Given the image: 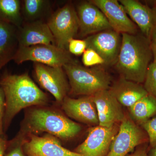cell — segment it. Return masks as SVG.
<instances>
[{
  "label": "cell",
  "mask_w": 156,
  "mask_h": 156,
  "mask_svg": "<svg viewBox=\"0 0 156 156\" xmlns=\"http://www.w3.org/2000/svg\"><path fill=\"white\" fill-rule=\"evenodd\" d=\"M149 150V148L148 143L145 144L137 147L132 153L126 156H149L148 154Z\"/></svg>",
  "instance_id": "obj_29"
},
{
  "label": "cell",
  "mask_w": 156,
  "mask_h": 156,
  "mask_svg": "<svg viewBox=\"0 0 156 156\" xmlns=\"http://www.w3.org/2000/svg\"><path fill=\"white\" fill-rule=\"evenodd\" d=\"M8 145V141L0 136V156H5Z\"/></svg>",
  "instance_id": "obj_31"
},
{
  "label": "cell",
  "mask_w": 156,
  "mask_h": 156,
  "mask_svg": "<svg viewBox=\"0 0 156 156\" xmlns=\"http://www.w3.org/2000/svg\"><path fill=\"white\" fill-rule=\"evenodd\" d=\"M17 29L15 26L0 21V71L13 60L17 52Z\"/></svg>",
  "instance_id": "obj_19"
},
{
  "label": "cell",
  "mask_w": 156,
  "mask_h": 156,
  "mask_svg": "<svg viewBox=\"0 0 156 156\" xmlns=\"http://www.w3.org/2000/svg\"><path fill=\"white\" fill-rule=\"evenodd\" d=\"M48 23L57 47L67 50L69 42L79 31L77 13L71 4H66L52 14Z\"/></svg>",
  "instance_id": "obj_6"
},
{
  "label": "cell",
  "mask_w": 156,
  "mask_h": 156,
  "mask_svg": "<svg viewBox=\"0 0 156 156\" xmlns=\"http://www.w3.org/2000/svg\"><path fill=\"white\" fill-rule=\"evenodd\" d=\"M68 116L89 126H99L97 108L92 95L75 98L66 96L61 104Z\"/></svg>",
  "instance_id": "obj_15"
},
{
  "label": "cell",
  "mask_w": 156,
  "mask_h": 156,
  "mask_svg": "<svg viewBox=\"0 0 156 156\" xmlns=\"http://www.w3.org/2000/svg\"><path fill=\"white\" fill-rule=\"evenodd\" d=\"M119 128L118 125L110 128L99 126L92 127L86 139L74 152L83 156H106Z\"/></svg>",
  "instance_id": "obj_9"
},
{
  "label": "cell",
  "mask_w": 156,
  "mask_h": 156,
  "mask_svg": "<svg viewBox=\"0 0 156 156\" xmlns=\"http://www.w3.org/2000/svg\"><path fill=\"white\" fill-rule=\"evenodd\" d=\"M99 119V126L110 128L121 123L125 115L122 105L108 90H102L92 95Z\"/></svg>",
  "instance_id": "obj_14"
},
{
  "label": "cell",
  "mask_w": 156,
  "mask_h": 156,
  "mask_svg": "<svg viewBox=\"0 0 156 156\" xmlns=\"http://www.w3.org/2000/svg\"><path fill=\"white\" fill-rule=\"evenodd\" d=\"M148 143L147 134L142 127L126 116L120 123L106 156H126L135 147Z\"/></svg>",
  "instance_id": "obj_7"
},
{
  "label": "cell",
  "mask_w": 156,
  "mask_h": 156,
  "mask_svg": "<svg viewBox=\"0 0 156 156\" xmlns=\"http://www.w3.org/2000/svg\"><path fill=\"white\" fill-rule=\"evenodd\" d=\"M148 154L149 156H156V147L150 149Z\"/></svg>",
  "instance_id": "obj_32"
},
{
  "label": "cell",
  "mask_w": 156,
  "mask_h": 156,
  "mask_svg": "<svg viewBox=\"0 0 156 156\" xmlns=\"http://www.w3.org/2000/svg\"><path fill=\"white\" fill-rule=\"evenodd\" d=\"M23 148L28 156H83L63 147L58 138L50 134H31L28 140H24Z\"/></svg>",
  "instance_id": "obj_12"
},
{
  "label": "cell",
  "mask_w": 156,
  "mask_h": 156,
  "mask_svg": "<svg viewBox=\"0 0 156 156\" xmlns=\"http://www.w3.org/2000/svg\"><path fill=\"white\" fill-rule=\"evenodd\" d=\"M34 74L41 87L51 93L57 102L62 104L70 89L63 67L34 62Z\"/></svg>",
  "instance_id": "obj_8"
},
{
  "label": "cell",
  "mask_w": 156,
  "mask_h": 156,
  "mask_svg": "<svg viewBox=\"0 0 156 156\" xmlns=\"http://www.w3.org/2000/svg\"><path fill=\"white\" fill-rule=\"evenodd\" d=\"M153 2L154 3L155 5V6H156V1H154Z\"/></svg>",
  "instance_id": "obj_33"
},
{
  "label": "cell",
  "mask_w": 156,
  "mask_h": 156,
  "mask_svg": "<svg viewBox=\"0 0 156 156\" xmlns=\"http://www.w3.org/2000/svg\"><path fill=\"white\" fill-rule=\"evenodd\" d=\"M149 40L151 49L153 56V61L156 62V26L152 31Z\"/></svg>",
  "instance_id": "obj_30"
},
{
  "label": "cell",
  "mask_w": 156,
  "mask_h": 156,
  "mask_svg": "<svg viewBox=\"0 0 156 156\" xmlns=\"http://www.w3.org/2000/svg\"><path fill=\"white\" fill-rule=\"evenodd\" d=\"M19 0H0V21L15 26H22L23 17Z\"/></svg>",
  "instance_id": "obj_21"
},
{
  "label": "cell",
  "mask_w": 156,
  "mask_h": 156,
  "mask_svg": "<svg viewBox=\"0 0 156 156\" xmlns=\"http://www.w3.org/2000/svg\"><path fill=\"white\" fill-rule=\"evenodd\" d=\"M128 108L130 118L140 126L156 116V99L148 94Z\"/></svg>",
  "instance_id": "obj_20"
},
{
  "label": "cell",
  "mask_w": 156,
  "mask_h": 156,
  "mask_svg": "<svg viewBox=\"0 0 156 156\" xmlns=\"http://www.w3.org/2000/svg\"><path fill=\"white\" fill-rule=\"evenodd\" d=\"M154 9H155V10H156V6L155 8H154Z\"/></svg>",
  "instance_id": "obj_34"
},
{
  "label": "cell",
  "mask_w": 156,
  "mask_h": 156,
  "mask_svg": "<svg viewBox=\"0 0 156 156\" xmlns=\"http://www.w3.org/2000/svg\"><path fill=\"white\" fill-rule=\"evenodd\" d=\"M50 5V2L46 0H24L22 7L23 17L29 21H36L44 14Z\"/></svg>",
  "instance_id": "obj_22"
},
{
  "label": "cell",
  "mask_w": 156,
  "mask_h": 156,
  "mask_svg": "<svg viewBox=\"0 0 156 156\" xmlns=\"http://www.w3.org/2000/svg\"><path fill=\"white\" fill-rule=\"evenodd\" d=\"M63 68L69 80L70 92L74 95L91 96L108 90L111 86V76L101 66L86 67L75 61Z\"/></svg>",
  "instance_id": "obj_4"
},
{
  "label": "cell",
  "mask_w": 156,
  "mask_h": 156,
  "mask_svg": "<svg viewBox=\"0 0 156 156\" xmlns=\"http://www.w3.org/2000/svg\"><path fill=\"white\" fill-rule=\"evenodd\" d=\"M24 135L20 133L16 138L8 142V146L10 150L5 156H24L23 144L24 142Z\"/></svg>",
  "instance_id": "obj_24"
},
{
  "label": "cell",
  "mask_w": 156,
  "mask_h": 156,
  "mask_svg": "<svg viewBox=\"0 0 156 156\" xmlns=\"http://www.w3.org/2000/svg\"><path fill=\"white\" fill-rule=\"evenodd\" d=\"M87 49V44L84 40L74 38L70 40L68 44V50L69 53L76 56L82 55Z\"/></svg>",
  "instance_id": "obj_27"
},
{
  "label": "cell",
  "mask_w": 156,
  "mask_h": 156,
  "mask_svg": "<svg viewBox=\"0 0 156 156\" xmlns=\"http://www.w3.org/2000/svg\"><path fill=\"white\" fill-rule=\"evenodd\" d=\"M82 61L86 67H92L96 65H104L103 58L94 50L87 49L83 53Z\"/></svg>",
  "instance_id": "obj_25"
},
{
  "label": "cell",
  "mask_w": 156,
  "mask_h": 156,
  "mask_svg": "<svg viewBox=\"0 0 156 156\" xmlns=\"http://www.w3.org/2000/svg\"><path fill=\"white\" fill-rule=\"evenodd\" d=\"M0 86L5 98L4 131L7 130L14 117L23 109L48 103V95L37 86L27 73L5 75L0 80Z\"/></svg>",
  "instance_id": "obj_1"
},
{
  "label": "cell",
  "mask_w": 156,
  "mask_h": 156,
  "mask_svg": "<svg viewBox=\"0 0 156 156\" xmlns=\"http://www.w3.org/2000/svg\"><path fill=\"white\" fill-rule=\"evenodd\" d=\"M116 69L120 76L143 83L148 69L153 61L149 39L142 34H122Z\"/></svg>",
  "instance_id": "obj_2"
},
{
  "label": "cell",
  "mask_w": 156,
  "mask_h": 156,
  "mask_svg": "<svg viewBox=\"0 0 156 156\" xmlns=\"http://www.w3.org/2000/svg\"><path fill=\"white\" fill-rule=\"evenodd\" d=\"M140 126L146 132L148 137L149 149L156 147V116Z\"/></svg>",
  "instance_id": "obj_26"
},
{
  "label": "cell",
  "mask_w": 156,
  "mask_h": 156,
  "mask_svg": "<svg viewBox=\"0 0 156 156\" xmlns=\"http://www.w3.org/2000/svg\"><path fill=\"white\" fill-rule=\"evenodd\" d=\"M77 13L81 37L112 30L103 13L89 1L81 3L78 6Z\"/></svg>",
  "instance_id": "obj_13"
},
{
  "label": "cell",
  "mask_w": 156,
  "mask_h": 156,
  "mask_svg": "<svg viewBox=\"0 0 156 156\" xmlns=\"http://www.w3.org/2000/svg\"><path fill=\"white\" fill-rule=\"evenodd\" d=\"M5 98L2 87L0 86V136L4 134L3 120L5 111Z\"/></svg>",
  "instance_id": "obj_28"
},
{
  "label": "cell",
  "mask_w": 156,
  "mask_h": 156,
  "mask_svg": "<svg viewBox=\"0 0 156 156\" xmlns=\"http://www.w3.org/2000/svg\"><path fill=\"white\" fill-rule=\"evenodd\" d=\"M144 87L149 95L156 99V62L153 61L150 65L144 80Z\"/></svg>",
  "instance_id": "obj_23"
},
{
  "label": "cell",
  "mask_w": 156,
  "mask_h": 156,
  "mask_svg": "<svg viewBox=\"0 0 156 156\" xmlns=\"http://www.w3.org/2000/svg\"><path fill=\"white\" fill-rule=\"evenodd\" d=\"M17 34L18 47L42 44L56 45L48 23L41 20L28 23L17 28Z\"/></svg>",
  "instance_id": "obj_16"
},
{
  "label": "cell",
  "mask_w": 156,
  "mask_h": 156,
  "mask_svg": "<svg viewBox=\"0 0 156 156\" xmlns=\"http://www.w3.org/2000/svg\"><path fill=\"white\" fill-rule=\"evenodd\" d=\"M128 15L137 26L141 34L149 39L156 26V10L136 0H120Z\"/></svg>",
  "instance_id": "obj_17"
},
{
  "label": "cell",
  "mask_w": 156,
  "mask_h": 156,
  "mask_svg": "<svg viewBox=\"0 0 156 156\" xmlns=\"http://www.w3.org/2000/svg\"><path fill=\"white\" fill-rule=\"evenodd\" d=\"M81 130L80 125L60 112L38 108L29 112L20 132L24 135L47 132L58 139L67 140L76 136Z\"/></svg>",
  "instance_id": "obj_3"
},
{
  "label": "cell",
  "mask_w": 156,
  "mask_h": 156,
  "mask_svg": "<svg viewBox=\"0 0 156 156\" xmlns=\"http://www.w3.org/2000/svg\"><path fill=\"white\" fill-rule=\"evenodd\" d=\"M106 17L113 30L121 34H136L137 26L130 17L122 5L117 0H91Z\"/></svg>",
  "instance_id": "obj_11"
},
{
  "label": "cell",
  "mask_w": 156,
  "mask_h": 156,
  "mask_svg": "<svg viewBox=\"0 0 156 156\" xmlns=\"http://www.w3.org/2000/svg\"><path fill=\"white\" fill-rule=\"evenodd\" d=\"M108 90L121 105L128 108L148 95L141 84L128 80L121 76L111 86Z\"/></svg>",
  "instance_id": "obj_18"
},
{
  "label": "cell",
  "mask_w": 156,
  "mask_h": 156,
  "mask_svg": "<svg viewBox=\"0 0 156 156\" xmlns=\"http://www.w3.org/2000/svg\"><path fill=\"white\" fill-rule=\"evenodd\" d=\"M13 60L17 64L31 61L49 66L59 67H63L75 61L69 51L53 44L18 47Z\"/></svg>",
  "instance_id": "obj_5"
},
{
  "label": "cell",
  "mask_w": 156,
  "mask_h": 156,
  "mask_svg": "<svg viewBox=\"0 0 156 156\" xmlns=\"http://www.w3.org/2000/svg\"><path fill=\"white\" fill-rule=\"evenodd\" d=\"M84 40L87 49L94 50L103 58L104 66H111L116 63L122 44V34L109 30L91 35Z\"/></svg>",
  "instance_id": "obj_10"
}]
</instances>
